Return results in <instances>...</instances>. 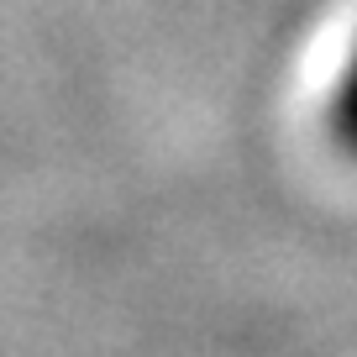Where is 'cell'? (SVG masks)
Segmentation results:
<instances>
[{"mask_svg":"<svg viewBox=\"0 0 357 357\" xmlns=\"http://www.w3.org/2000/svg\"><path fill=\"white\" fill-rule=\"evenodd\" d=\"M331 137L347 158H357V47H352V58L342 68V84L331 95Z\"/></svg>","mask_w":357,"mask_h":357,"instance_id":"cell-1","label":"cell"}]
</instances>
